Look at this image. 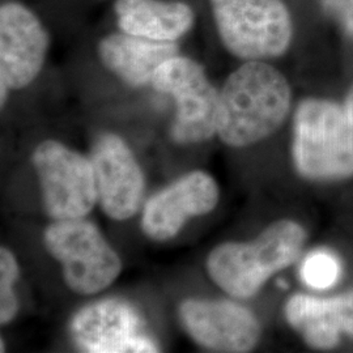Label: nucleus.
<instances>
[{"instance_id": "obj_1", "label": "nucleus", "mask_w": 353, "mask_h": 353, "mask_svg": "<svg viewBox=\"0 0 353 353\" xmlns=\"http://www.w3.org/2000/svg\"><path fill=\"white\" fill-rule=\"evenodd\" d=\"M292 105L287 77L267 61H248L228 76L219 94L217 135L230 147H248L272 135Z\"/></svg>"}, {"instance_id": "obj_2", "label": "nucleus", "mask_w": 353, "mask_h": 353, "mask_svg": "<svg viewBox=\"0 0 353 353\" xmlns=\"http://www.w3.org/2000/svg\"><path fill=\"white\" fill-rule=\"evenodd\" d=\"M306 232L281 220L249 243L229 242L210 254L207 270L214 283L239 299L252 297L267 279L292 265L303 252Z\"/></svg>"}, {"instance_id": "obj_3", "label": "nucleus", "mask_w": 353, "mask_h": 353, "mask_svg": "<svg viewBox=\"0 0 353 353\" xmlns=\"http://www.w3.org/2000/svg\"><path fill=\"white\" fill-rule=\"evenodd\" d=\"M293 159L299 173L307 179L353 176V121L344 105L306 99L297 106Z\"/></svg>"}, {"instance_id": "obj_4", "label": "nucleus", "mask_w": 353, "mask_h": 353, "mask_svg": "<svg viewBox=\"0 0 353 353\" xmlns=\"http://www.w3.org/2000/svg\"><path fill=\"white\" fill-rule=\"evenodd\" d=\"M216 34L243 62L271 61L290 50L293 16L284 0H208Z\"/></svg>"}, {"instance_id": "obj_5", "label": "nucleus", "mask_w": 353, "mask_h": 353, "mask_svg": "<svg viewBox=\"0 0 353 353\" xmlns=\"http://www.w3.org/2000/svg\"><path fill=\"white\" fill-rule=\"evenodd\" d=\"M176 102L172 137L178 143H198L217 134L220 90L210 81L202 64L176 54L161 64L151 83Z\"/></svg>"}, {"instance_id": "obj_6", "label": "nucleus", "mask_w": 353, "mask_h": 353, "mask_svg": "<svg viewBox=\"0 0 353 353\" xmlns=\"http://www.w3.org/2000/svg\"><path fill=\"white\" fill-rule=\"evenodd\" d=\"M45 243L63 265L64 280L76 293H99L121 272L117 252L96 225L85 220H59L51 224L45 233Z\"/></svg>"}, {"instance_id": "obj_7", "label": "nucleus", "mask_w": 353, "mask_h": 353, "mask_svg": "<svg viewBox=\"0 0 353 353\" xmlns=\"http://www.w3.org/2000/svg\"><path fill=\"white\" fill-rule=\"evenodd\" d=\"M33 161L49 216L59 221L88 214L99 201L90 160L61 143L46 140L38 145Z\"/></svg>"}, {"instance_id": "obj_8", "label": "nucleus", "mask_w": 353, "mask_h": 353, "mask_svg": "<svg viewBox=\"0 0 353 353\" xmlns=\"http://www.w3.org/2000/svg\"><path fill=\"white\" fill-rule=\"evenodd\" d=\"M50 32L38 13L20 0H3L0 6V85L23 89L42 71Z\"/></svg>"}, {"instance_id": "obj_9", "label": "nucleus", "mask_w": 353, "mask_h": 353, "mask_svg": "<svg viewBox=\"0 0 353 353\" xmlns=\"http://www.w3.org/2000/svg\"><path fill=\"white\" fill-rule=\"evenodd\" d=\"M90 161L102 208L114 220H126L139 210L144 178L125 141L113 134L100 137Z\"/></svg>"}, {"instance_id": "obj_10", "label": "nucleus", "mask_w": 353, "mask_h": 353, "mask_svg": "<svg viewBox=\"0 0 353 353\" xmlns=\"http://www.w3.org/2000/svg\"><path fill=\"white\" fill-rule=\"evenodd\" d=\"M179 314L190 336L217 352H248L261 336L256 318L239 303L190 300Z\"/></svg>"}, {"instance_id": "obj_11", "label": "nucleus", "mask_w": 353, "mask_h": 353, "mask_svg": "<svg viewBox=\"0 0 353 353\" xmlns=\"http://www.w3.org/2000/svg\"><path fill=\"white\" fill-rule=\"evenodd\" d=\"M71 330L79 347L87 352H157L151 338L141 332L137 312L121 301L108 300L84 307Z\"/></svg>"}, {"instance_id": "obj_12", "label": "nucleus", "mask_w": 353, "mask_h": 353, "mask_svg": "<svg viewBox=\"0 0 353 353\" xmlns=\"http://www.w3.org/2000/svg\"><path fill=\"white\" fill-rule=\"evenodd\" d=\"M217 199L219 189L214 178L203 172L190 173L147 203L141 227L153 240H169L189 217L212 211Z\"/></svg>"}, {"instance_id": "obj_13", "label": "nucleus", "mask_w": 353, "mask_h": 353, "mask_svg": "<svg viewBox=\"0 0 353 353\" xmlns=\"http://www.w3.org/2000/svg\"><path fill=\"white\" fill-rule=\"evenodd\" d=\"M101 63L127 85L140 88L151 85L157 68L179 54V43L161 42L114 30L97 43Z\"/></svg>"}, {"instance_id": "obj_14", "label": "nucleus", "mask_w": 353, "mask_h": 353, "mask_svg": "<svg viewBox=\"0 0 353 353\" xmlns=\"http://www.w3.org/2000/svg\"><path fill=\"white\" fill-rule=\"evenodd\" d=\"M285 316L312 348H335L343 334L353 338V290L331 299L294 294L287 303Z\"/></svg>"}, {"instance_id": "obj_15", "label": "nucleus", "mask_w": 353, "mask_h": 353, "mask_svg": "<svg viewBox=\"0 0 353 353\" xmlns=\"http://www.w3.org/2000/svg\"><path fill=\"white\" fill-rule=\"evenodd\" d=\"M117 28L161 42H179L196 23V13L185 0H114Z\"/></svg>"}, {"instance_id": "obj_16", "label": "nucleus", "mask_w": 353, "mask_h": 353, "mask_svg": "<svg viewBox=\"0 0 353 353\" xmlns=\"http://www.w3.org/2000/svg\"><path fill=\"white\" fill-rule=\"evenodd\" d=\"M341 271V263L332 254L316 252L305 259L301 267V278L312 288L326 290L336 283Z\"/></svg>"}, {"instance_id": "obj_17", "label": "nucleus", "mask_w": 353, "mask_h": 353, "mask_svg": "<svg viewBox=\"0 0 353 353\" xmlns=\"http://www.w3.org/2000/svg\"><path fill=\"white\" fill-rule=\"evenodd\" d=\"M19 275L17 263L12 254L4 248L0 252V322L8 323L17 312V300L13 293V283Z\"/></svg>"}, {"instance_id": "obj_18", "label": "nucleus", "mask_w": 353, "mask_h": 353, "mask_svg": "<svg viewBox=\"0 0 353 353\" xmlns=\"http://www.w3.org/2000/svg\"><path fill=\"white\" fill-rule=\"evenodd\" d=\"M326 12L353 36V0H319Z\"/></svg>"}, {"instance_id": "obj_19", "label": "nucleus", "mask_w": 353, "mask_h": 353, "mask_svg": "<svg viewBox=\"0 0 353 353\" xmlns=\"http://www.w3.org/2000/svg\"><path fill=\"white\" fill-rule=\"evenodd\" d=\"M344 108L347 110L348 115L351 117V119L353 121V87L351 90L348 92L347 97H345V101H344Z\"/></svg>"}]
</instances>
